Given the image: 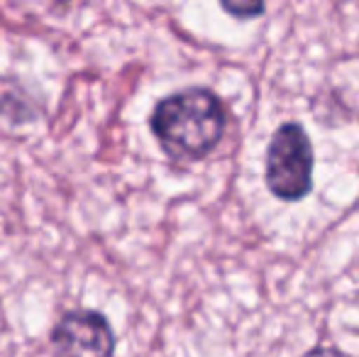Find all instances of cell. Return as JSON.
<instances>
[{
    "label": "cell",
    "instance_id": "cell-1",
    "mask_svg": "<svg viewBox=\"0 0 359 357\" xmlns=\"http://www.w3.org/2000/svg\"><path fill=\"white\" fill-rule=\"evenodd\" d=\"M227 113L215 90L191 86L161 98L149 115V128L169 157L198 162L220 144Z\"/></svg>",
    "mask_w": 359,
    "mask_h": 357
},
{
    "label": "cell",
    "instance_id": "cell-5",
    "mask_svg": "<svg viewBox=\"0 0 359 357\" xmlns=\"http://www.w3.org/2000/svg\"><path fill=\"white\" fill-rule=\"evenodd\" d=\"M303 357H347V355L340 353V350H335V348H316V350H311V353H306Z\"/></svg>",
    "mask_w": 359,
    "mask_h": 357
},
{
    "label": "cell",
    "instance_id": "cell-2",
    "mask_svg": "<svg viewBox=\"0 0 359 357\" xmlns=\"http://www.w3.org/2000/svg\"><path fill=\"white\" fill-rule=\"evenodd\" d=\"M316 152L301 123H284L266 147L264 181L271 196L286 203L303 201L313 191Z\"/></svg>",
    "mask_w": 359,
    "mask_h": 357
},
{
    "label": "cell",
    "instance_id": "cell-4",
    "mask_svg": "<svg viewBox=\"0 0 359 357\" xmlns=\"http://www.w3.org/2000/svg\"><path fill=\"white\" fill-rule=\"evenodd\" d=\"M222 10L230 13L232 18L245 20V18H257V15L264 13V3H235V0H225Z\"/></svg>",
    "mask_w": 359,
    "mask_h": 357
},
{
    "label": "cell",
    "instance_id": "cell-3",
    "mask_svg": "<svg viewBox=\"0 0 359 357\" xmlns=\"http://www.w3.org/2000/svg\"><path fill=\"white\" fill-rule=\"evenodd\" d=\"M115 333L98 311H69L52 328V357H113Z\"/></svg>",
    "mask_w": 359,
    "mask_h": 357
}]
</instances>
